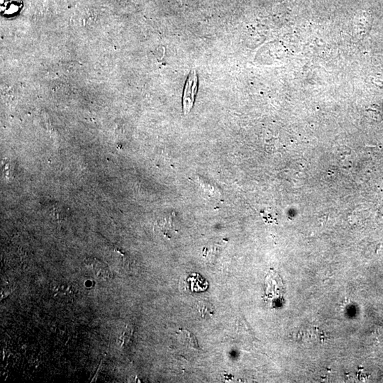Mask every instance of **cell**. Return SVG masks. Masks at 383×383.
<instances>
[{"label": "cell", "mask_w": 383, "mask_h": 383, "mask_svg": "<svg viewBox=\"0 0 383 383\" xmlns=\"http://www.w3.org/2000/svg\"><path fill=\"white\" fill-rule=\"evenodd\" d=\"M52 294L56 300L61 301H68L72 299L73 290L71 286L65 283H54L51 288Z\"/></svg>", "instance_id": "obj_3"}, {"label": "cell", "mask_w": 383, "mask_h": 383, "mask_svg": "<svg viewBox=\"0 0 383 383\" xmlns=\"http://www.w3.org/2000/svg\"><path fill=\"white\" fill-rule=\"evenodd\" d=\"M198 88V77L195 70H192L185 84L183 97V108L185 115L190 113L195 102V95Z\"/></svg>", "instance_id": "obj_2"}, {"label": "cell", "mask_w": 383, "mask_h": 383, "mask_svg": "<svg viewBox=\"0 0 383 383\" xmlns=\"http://www.w3.org/2000/svg\"><path fill=\"white\" fill-rule=\"evenodd\" d=\"M82 269L84 274L98 282L108 281L112 278V272L105 263L96 258H88L83 261Z\"/></svg>", "instance_id": "obj_1"}, {"label": "cell", "mask_w": 383, "mask_h": 383, "mask_svg": "<svg viewBox=\"0 0 383 383\" xmlns=\"http://www.w3.org/2000/svg\"><path fill=\"white\" fill-rule=\"evenodd\" d=\"M199 312L202 314V316L211 315L213 312L212 308L211 305L209 303H200L199 305Z\"/></svg>", "instance_id": "obj_5"}, {"label": "cell", "mask_w": 383, "mask_h": 383, "mask_svg": "<svg viewBox=\"0 0 383 383\" xmlns=\"http://www.w3.org/2000/svg\"><path fill=\"white\" fill-rule=\"evenodd\" d=\"M181 340L184 341L185 344H188L194 349H199L198 344L196 340L195 336L190 331L183 330L181 333Z\"/></svg>", "instance_id": "obj_4"}]
</instances>
